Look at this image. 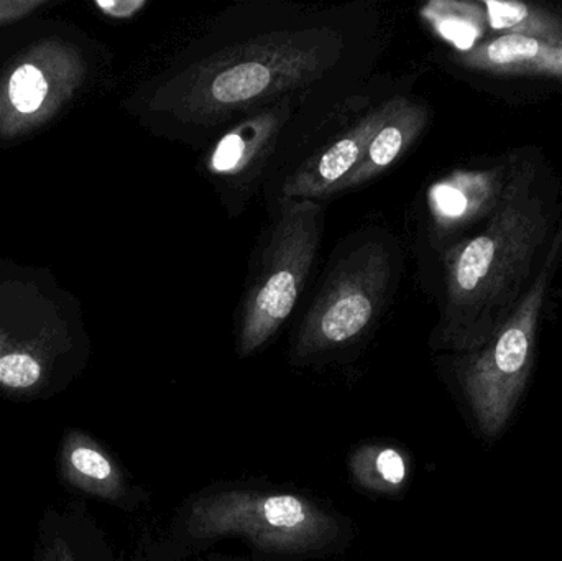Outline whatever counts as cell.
Returning <instances> with one entry per match:
<instances>
[{
    "label": "cell",
    "mask_w": 562,
    "mask_h": 561,
    "mask_svg": "<svg viewBox=\"0 0 562 561\" xmlns=\"http://www.w3.org/2000/svg\"><path fill=\"white\" fill-rule=\"evenodd\" d=\"M560 184L533 148L508 158V178L484 231L449 253L441 341L472 352L510 318L561 223Z\"/></svg>",
    "instance_id": "6da1fadb"
},
{
    "label": "cell",
    "mask_w": 562,
    "mask_h": 561,
    "mask_svg": "<svg viewBox=\"0 0 562 561\" xmlns=\"http://www.w3.org/2000/svg\"><path fill=\"white\" fill-rule=\"evenodd\" d=\"M339 49L329 30L267 33L178 72L165 89L167 105L177 117L216 124L321 78Z\"/></svg>",
    "instance_id": "7a4b0ae2"
},
{
    "label": "cell",
    "mask_w": 562,
    "mask_h": 561,
    "mask_svg": "<svg viewBox=\"0 0 562 561\" xmlns=\"http://www.w3.org/2000/svg\"><path fill=\"white\" fill-rule=\"evenodd\" d=\"M562 260V220L530 289L497 335L469 352L461 384L479 427L487 437L501 434L524 392L537 352L538 325Z\"/></svg>",
    "instance_id": "3957f363"
},
{
    "label": "cell",
    "mask_w": 562,
    "mask_h": 561,
    "mask_svg": "<svg viewBox=\"0 0 562 561\" xmlns=\"http://www.w3.org/2000/svg\"><path fill=\"white\" fill-rule=\"evenodd\" d=\"M321 234L323 207L317 201L283 198L259 272L244 300L237 339L240 356L259 351L293 312L313 267Z\"/></svg>",
    "instance_id": "277c9868"
},
{
    "label": "cell",
    "mask_w": 562,
    "mask_h": 561,
    "mask_svg": "<svg viewBox=\"0 0 562 561\" xmlns=\"http://www.w3.org/2000/svg\"><path fill=\"white\" fill-rule=\"evenodd\" d=\"M196 539L244 537L257 549L303 553L324 549L339 536L336 519L296 494L227 491L201 497L188 516Z\"/></svg>",
    "instance_id": "5b68a950"
},
{
    "label": "cell",
    "mask_w": 562,
    "mask_h": 561,
    "mask_svg": "<svg viewBox=\"0 0 562 561\" xmlns=\"http://www.w3.org/2000/svg\"><path fill=\"white\" fill-rule=\"evenodd\" d=\"M390 277L392 260L380 244H366L349 254L314 300L301 325L294 355L307 358L356 341L379 315Z\"/></svg>",
    "instance_id": "8992f818"
},
{
    "label": "cell",
    "mask_w": 562,
    "mask_h": 561,
    "mask_svg": "<svg viewBox=\"0 0 562 561\" xmlns=\"http://www.w3.org/2000/svg\"><path fill=\"white\" fill-rule=\"evenodd\" d=\"M392 104L393 99L373 109L356 124L337 134L326 147L314 152L284 181L283 198L317 201L346 190L347 181L362 164L367 147L389 115Z\"/></svg>",
    "instance_id": "52a82bcc"
},
{
    "label": "cell",
    "mask_w": 562,
    "mask_h": 561,
    "mask_svg": "<svg viewBox=\"0 0 562 561\" xmlns=\"http://www.w3.org/2000/svg\"><path fill=\"white\" fill-rule=\"evenodd\" d=\"M508 158L492 170L458 173L431 191L432 210L441 226L459 227L491 217L504 194Z\"/></svg>",
    "instance_id": "ba28073f"
},
{
    "label": "cell",
    "mask_w": 562,
    "mask_h": 561,
    "mask_svg": "<svg viewBox=\"0 0 562 561\" xmlns=\"http://www.w3.org/2000/svg\"><path fill=\"white\" fill-rule=\"evenodd\" d=\"M58 471L68 486L86 496L115 503L127 493V481L117 461L99 441L82 431L72 430L63 437Z\"/></svg>",
    "instance_id": "9c48e42d"
},
{
    "label": "cell",
    "mask_w": 562,
    "mask_h": 561,
    "mask_svg": "<svg viewBox=\"0 0 562 561\" xmlns=\"http://www.w3.org/2000/svg\"><path fill=\"white\" fill-rule=\"evenodd\" d=\"M428 124L425 105L405 98L393 99L392 109L367 147L366 157L347 181L346 190L362 187L389 170L419 137Z\"/></svg>",
    "instance_id": "30bf717a"
},
{
    "label": "cell",
    "mask_w": 562,
    "mask_h": 561,
    "mask_svg": "<svg viewBox=\"0 0 562 561\" xmlns=\"http://www.w3.org/2000/svg\"><path fill=\"white\" fill-rule=\"evenodd\" d=\"M459 61L485 71L562 76V46L505 33L462 53Z\"/></svg>",
    "instance_id": "8fae6325"
},
{
    "label": "cell",
    "mask_w": 562,
    "mask_h": 561,
    "mask_svg": "<svg viewBox=\"0 0 562 561\" xmlns=\"http://www.w3.org/2000/svg\"><path fill=\"white\" fill-rule=\"evenodd\" d=\"M284 119L286 109H270L234 127L211 154V170L223 177H239L256 167L276 144Z\"/></svg>",
    "instance_id": "7c38bea8"
},
{
    "label": "cell",
    "mask_w": 562,
    "mask_h": 561,
    "mask_svg": "<svg viewBox=\"0 0 562 561\" xmlns=\"http://www.w3.org/2000/svg\"><path fill=\"white\" fill-rule=\"evenodd\" d=\"M491 29L562 46V16L520 2L484 3Z\"/></svg>",
    "instance_id": "4fadbf2b"
},
{
    "label": "cell",
    "mask_w": 562,
    "mask_h": 561,
    "mask_svg": "<svg viewBox=\"0 0 562 561\" xmlns=\"http://www.w3.org/2000/svg\"><path fill=\"white\" fill-rule=\"evenodd\" d=\"M357 483L372 493L396 494L408 480V460L402 451L383 445H366L350 458Z\"/></svg>",
    "instance_id": "5bb4252c"
},
{
    "label": "cell",
    "mask_w": 562,
    "mask_h": 561,
    "mask_svg": "<svg viewBox=\"0 0 562 561\" xmlns=\"http://www.w3.org/2000/svg\"><path fill=\"white\" fill-rule=\"evenodd\" d=\"M425 15L446 40L464 49L481 38L487 23L484 10L475 3H435Z\"/></svg>",
    "instance_id": "9a60e30c"
},
{
    "label": "cell",
    "mask_w": 562,
    "mask_h": 561,
    "mask_svg": "<svg viewBox=\"0 0 562 561\" xmlns=\"http://www.w3.org/2000/svg\"><path fill=\"white\" fill-rule=\"evenodd\" d=\"M46 94H48V85H46L45 76L36 66H20L10 78V101L22 114H32V112L38 111Z\"/></svg>",
    "instance_id": "2e32d148"
},
{
    "label": "cell",
    "mask_w": 562,
    "mask_h": 561,
    "mask_svg": "<svg viewBox=\"0 0 562 561\" xmlns=\"http://www.w3.org/2000/svg\"><path fill=\"white\" fill-rule=\"evenodd\" d=\"M95 5L112 19H131L147 3L144 0H98Z\"/></svg>",
    "instance_id": "e0dca14e"
},
{
    "label": "cell",
    "mask_w": 562,
    "mask_h": 561,
    "mask_svg": "<svg viewBox=\"0 0 562 561\" xmlns=\"http://www.w3.org/2000/svg\"><path fill=\"white\" fill-rule=\"evenodd\" d=\"M42 2H0V23L26 15Z\"/></svg>",
    "instance_id": "ac0fdd59"
},
{
    "label": "cell",
    "mask_w": 562,
    "mask_h": 561,
    "mask_svg": "<svg viewBox=\"0 0 562 561\" xmlns=\"http://www.w3.org/2000/svg\"><path fill=\"white\" fill-rule=\"evenodd\" d=\"M53 552H55L56 560L58 561H76L75 553L69 549L68 543L63 539H55L52 546Z\"/></svg>",
    "instance_id": "d6986e66"
},
{
    "label": "cell",
    "mask_w": 562,
    "mask_h": 561,
    "mask_svg": "<svg viewBox=\"0 0 562 561\" xmlns=\"http://www.w3.org/2000/svg\"><path fill=\"white\" fill-rule=\"evenodd\" d=\"M40 561H58V560H56L55 552H53L52 547H49L48 550H45V552L42 553V557H40Z\"/></svg>",
    "instance_id": "ffe728a7"
}]
</instances>
